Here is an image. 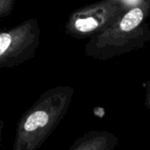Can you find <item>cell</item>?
<instances>
[{
  "label": "cell",
  "instance_id": "cell-1",
  "mask_svg": "<svg viewBox=\"0 0 150 150\" xmlns=\"http://www.w3.org/2000/svg\"><path fill=\"white\" fill-rule=\"evenodd\" d=\"M74 92L69 85L55 86L43 92L19 119L12 149H40L66 116Z\"/></svg>",
  "mask_w": 150,
  "mask_h": 150
},
{
  "label": "cell",
  "instance_id": "cell-7",
  "mask_svg": "<svg viewBox=\"0 0 150 150\" xmlns=\"http://www.w3.org/2000/svg\"><path fill=\"white\" fill-rule=\"evenodd\" d=\"M125 8L129 10L134 7H143L150 9V0H121Z\"/></svg>",
  "mask_w": 150,
  "mask_h": 150
},
{
  "label": "cell",
  "instance_id": "cell-5",
  "mask_svg": "<svg viewBox=\"0 0 150 150\" xmlns=\"http://www.w3.org/2000/svg\"><path fill=\"white\" fill-rule=\"evenodd\" d=\"M116 135L107 131L93 130L78 137L69 150H112L118 144Z\"/></svg>",
  "mask_w": 150,
  "mask_h": 150
},
{
  "label": "cell",
  "instance_id": "cell-8",
  "mask_svg": "<svg viewBox=\"0 0 150 150\" xmlns=\"http://www.w3.org/2000/svg\"><path fill=\"white\" fill-rule=\"evenodd\" d=\"M3 127H4V122L0 121V145H1V141H2V133H3Z\"/></svg>",
  "mask_w": 150,
  "mask_h": 150
},
{
  "label": "cell",
  "instance_id": "cell-6",
  "mask_svg": "<svg viewBox=\"0 0 150 150\" xmlns=\"http://www.w3.org/2000/svg\"><path fill=\"white\" fill-rule=\"evenodd\" d=\"M15 0H0V19L8 17L14 6Z\"/></svg>",
  "mask_w": 150,
  "mask_h": 150
},
{
  "label": "cell",
  "instance_id": "cell-2",
  "mask_svg": "<svg viewBox=\"0 0 150 150\" xmlns=\"http://www.w3.org/2000/svg\"><path fill=\"white\" fill-rule=\"evenodd\" d=\"M149 14L150 9L143 7L126 11L104 31L89 38L85 54L105 61L143 47L150 40Z\"/></svg>",
  "mask_w": 150,
  "mask_h": 150
},
{
  "label": "cell",
  "instance_id": "cell-3",
  "mask_svg": "<svg viewBox=\"0 0 150 150\" xmlns=\"http://www.w3.org/2000/svg\"><path fill=\"white\" fill-rule=\"evenodd\" d=\"M40 44V29L35 18L0 30V68H13L30 61Z\"/></svg>",
  "mask_w": 150,
  "mask_h": 150
},
{
  "label": "cell",
  "instance_id": "cell-4",
  "mask_svg": "<svg viewBox=\"0 0 150 150\" xmlns=\"http://www.w3.org/2000/svg\"><path fill=\"white\" fill-rule=\"evenodd\" d=\"M126 11L121 0H101L73 11L65 23V33L78 40L104 31Z\"/></svg>",
  "mask_w": 150,
  "mask_h": 150
}]
</instances>
